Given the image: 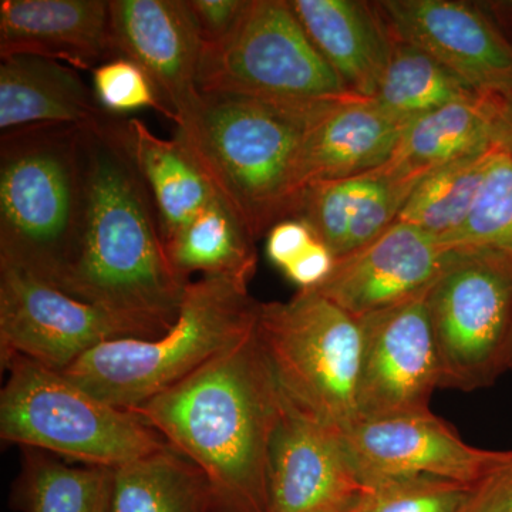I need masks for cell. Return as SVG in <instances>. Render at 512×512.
Instances as JSON below:
<instances>
[{
    "mask_svg": "<svg viewBox=\"0 0 512 512\" xmlns=\"http://www.w3.org/2000/svg\"><path fill=\"white\" fill-rule=\"evenodd\" d=\"M255 239L220 195L177 234L164 242L175 271L191 276H222L249 285L256 272Z\"/></svg>",
    "mask_w": 512,
    "mask_h": 512,
    "instance_id": "obj_25",
    "label": "cell"
},
{
    "mask_svg": "<svg viewBox=\"0 0 512 512\" xmlns=\"http://www.w3.org/2000/svg\"><path fill=\"white\" fill-rule=\"evenodd\" d=\"M420 180L386 163L356 177L315 183L302 191L295 218L342 258L393 225Z\"/></svg>",
    "mask_w": 512,
    "mask_h": 512,
    "instance_id": "obj_18",
    "label": "cell"
},
{
    "mask_svg": "<svg viewBox=\"0 0 512 512\" xmlns=\"http://www.w3.org/2000/svg\"><path fill=\"white\" fill-rule=\"evenodd\" d=\"M248 0H187L202 47L215 45L237 25Z\"/></svg>",
    "mask_w": 512,
    "mask_h": 512,
    "instance_id": "obj_33",
    "label": "cell"
},
{
    "mask_svg": "<svg viewBox=\"0 0 512 512\" xmlns=\"http://www.w3.org/2000/svg\"><path fill=\"white\" fill-rule=\"evenodd\" d=\"M259 305L247 284L201 276L188 282L178 318L163 335L110 340L62 373L103 402L136 409L247 338Z\"/></svg>",
    "mask_w": 512,
    "mask_h": 512,
    "instance_id": "obj_5",
    "label": "cell"
},
{
    "mask_svg": "<svg viewBox=\"0 0 512 512\" xmlns=\"http://www.w3.org/2000/svg\"><path fill=\"white\" fill-rule=\"evenodd\" d=\"M503 144L436 168L414 188L397 221L443 241L466 224L478 192Z\"/></svg>",
    "mask_w": 512,
    "mask_h": 512,
    "instance_id": "obj_27",
    "label": "cell"
},
{
    "mask_svg": "<svg viewBox=\"0 0 512 512\" xmlns=\"http://www.w3.org/2000/svg\"><path fill=\"white\" fill-rule=\"evenodd\" d=\"M84 126L25 127L0 137V265L56 288L82 228Z\"/></svg>",
    "mask_w": 512,
    "mask_h": 512,
    "instance_id": "obj_4",
    "label": "cell"
},
{
    "mask_svg": "<svg viewBox=\"0 0 512 512\" xmlns=\"http://www.w3.org/2000/svg\"><path fill=\"white\" fill-rule=\"evenodd\" d=\"M114 57L136 63L174 117L187 119L201 100L202 42L187 0H110Z\"/></svg>",
    "mask_w": 512,
    "mask_h": 512,
    "instance_id": "obj_14",
    "label": "cell"
},
{
    "mask_svg": "<svg viewBox=\"0 0 512 512\" xmlns=\"http://www.w3.org/2000/svg\"><path fill=\"white\" fill-rule=\"evenodd\" d=\"M407 124L372 99L350 97L325 104L309 124L293 164L292 187L298 202L309 185L382 167L393 156Z\"/></svg>",
    "mask_w": 512,
    "mask_h": 512,
    "instance_id": "obj_17",
    "label": "cell"
},
{
    "mask_svg": "<svg viewBox=\"0 0 512 512\" xmlns=\"http://www.w3.org/2000/svg\"><path fill=\"white\" fill-rule=\"evenodd\" d=\"M477 97L483 96L434 57L393 37L392 55L372 100L387 113L410 123L447 104Z\"/></svg>",
    "mask_w": 512,
    "mask_h": 512,
    "instance_id": "obj_28",
    "label": "cell"
},
{
    "mask_svg": "<svg viewBox=\"0 0 512 512\" xmlns=\"http://www.w3.org/2000/svg\"><path fill=\"white\" fill-rule=\"evenodd\" d=\"M93 89L100 106L116 116L128 111L153 109L174 121L147 74L124 57H114L94 70Z\"/></svg>",
    "mask_w": 512,
    "mask_h": 512,
    "instance_id": "obj_31",
    "label": "cell"
},
{
    "mask_svg": "<svg viewBox=\"0 0 512 512\" xmlns=\"http://www.w3.org/2000/svg\"><path fill=\"white\" fill-rule=\"evenodd\" d=\"M123 338H156L133 320L80 301L9 265H0V360H32L64 372L90 350Z\"/></svg>",
    "mask_w": 512,
    "mask_h": 512,
    "instance_id": "obj_10",
    "label": "cell"
},
{
    "mask_svg": "<svg viewBox=\"0 0 512 512\" xmlns=\"http://www.w3.org/2000/svg\"><path fill=\"white\" fill-rule=\"evenodd\" d=\"M289 3L313 46L350 92L372 99L393 47V37L375 3L359 0Z\"/></svg>",
    "mask_w": 512,
    "mask_h": 512,
    "instance_id": "obj_20",
    "label": "cell"
},
{
    "mask_svg": "<svg viewBox=\"0 0 512 512\" xmlns=\"http://www.w3.org/2000/svg\"><path fill=\"white\" fill-rule=\"evenodd\" d=\"M362 488L342 431L284 397L269 456V512H345Z\"/></svg>",
    "mask_w": 512,
    "mask_h": 512,
    "instance_id": "obj_15",
    "label": "cell"
},
{
    "mask_svg": "<svg viewBox=\"0 0 512 512\" xmlns=\"http://www.w3.org/2000/svg\"><path fill=\"white\" fill-rule=\"evenodd\" d=\"M256 329L286 400L339 431L359 419V319L315 289H301L288 301L261 303Z\"/></svg>",
    "mask_w": 512,
    "mask_h": 512,
    "instance_id": "obj_7",
    "label": "cell"
},
{
    "mask_svg": "<svg viewBox=\"0 0 512 512\" xmlns=\"http://www.w3.org/2000/svg\"><path fill=\"white\" fill-rule=\"evenodd\" d=\"M19 55L94 72L114 59L110 0H2L0 57Z\"/></svg>",
    "mask_w": 512,
    "mask_h": 512,
    "instance_id": "obj_19",
    "label": "cell"
},
{
    "mask_svg": "<svg viewBox=\"0 0 512 512\" xmlns=\"http://www.w3.org/2000/svg\"><path fill=\"white\" fill-rule=\"evenodd\" d=\"M511 370H512V363H511Z\"/></svg>",
    "mask_w": 512,
    "mask_h": 512,
    "instance_id": "obj_37",
    "label": "cell"
},
{
    "mask_svg": "<svg viewBox=\"0 0 512 512\" xmlns=\"http://www.w3.org/2000/svg\"><path fill=\"white\" fill-rule=\"evenodd\" d=\"M336 258L323 242L316 239L296 261H293L284 274L301 289H315L332 274Z\"/></svg>",
    "mask_w": 512,
    "mask_h": 512,
    "instance_id": "obj_35",
    "label": "cell"
},
{
    "mask_svg": "<svg viewBox=\"0 0 512 512\" xmlns=\"http://www.w3.org/2000/svg\"><path fill=\"white\" fill-rule=\"evenodd\" d=\"M458 512H512V450L500 456L468 487Z\"/></svg>",
    "mask_w": 512,
    "mask_h": 512,
    "instance_id": "obj_32",
    "label": "cell"
},
{
    "mask_svg": "<svg viewBox=\"0 0 512 512\" xmlns=\"http://www.w3.org/2000/svg\"><path fill=\"white\" fill-rule=\"evenodd\" d=\"M468 485L434 477H407L363 485L345 512H458Z\"/></svg>",
    "mask_w": 512,
    "mask_h": 512,
    "instance_id": "obj_30",
    "label": "cell"
},
{
    "mask_svg": "<svg viewBox=\"0 0 512 512\" xmlns=\"http://www.w3.org/2000/svg\"><path fill=\"white\" fill-rule=\"evenodd\" d=\"M342 437L363 485L434 477L470 487L500 456L466 443L433 412L357 419Z\"/></svg>",
    "mask_w": 512,
    "mask_h": 512,
    "instance_id": "obj_13",
    "label": "cell"
},
{
    "mask_svg": "<svg viewBox=\"0 0 512 512\" xmlns=\"http://www.w3.org/2000/svg\"><path fill=\"white\" fill-rule=\"evenodd\" d=\"M201 94L174 138L258 241L295 218L293 164L313 117L328 103Z\"/></svg>",
    "mask_w": 512,
    "mask_h": 512,
    "instance_id": "obj_3",
    "label": "cell"
},
{
    "mask_svg": "<svg viewBox=\"0 0 512 512\" xmlns=\"http://www.w3.org/2000/svg\"><path fill=\"white\" fill-rule=\"evenodd\" d=\"M429 315L440 387L474 392L497 382L512 363V258L451 249L431 286Z\"/></svg>",
    "mask_w": 512,
    "mask_h": 512,
    "instance_id": "obj_8",
    "label": "cell"
},
{
    "mask_svg": "<svg viewBox=\"0 0 512 512\" xmlns=\"http://www.w3.org/2000/svg\"><path fill=\"white\" fill-rule=\"evenodd\" d=\"M500 143L495 99L456 101L410 121L390 167L423 178L436 168Z\"/></svg>",
    "mask_w": 512,
    "mask_h": 512,
    "instance_id": "obj_22",
    "label": "cell"
},
{
    "mask_svg": "<svg viewBox=\"0 0 512 512\" xmlns=\"http://www.w3.org/2000/svg\"><path fill=\"white\" fill-rule=\"evenodd\" d=\"M109 111L69 64L37 56L2 57L0 130L94 123Z\"/></svg>",
    "mask_w": 512,
    "mask_h": 512,
    "instance_id": "obj_21",
    "label": "cell"
},
{
    "mask_svg": "<svg viewBox=\"0 0 512 512\" xmlns=\"http://www.w3.org/2000/svg\"><path fill=\"white\" fill-rule=\"evenodd\" d=\"M394 39L419 47L488 99L512 97V45L477 6L456 0H383Z\"/></svg>",
    "mask_w": 512,
    "mask_h": 512,
    "instance_id": "obj_12",
    "label": "cell"
},
{
    "mask_svg": "<svg viewBox=\"0 0 512 512\" xmlns=\"http://www.w3.org/2000/svg\"><path fill=\"white\" fill-rule=\"evenodd\" d=\"M200 92L288 103L359 97L323 59L285 0H248L237 25L202 47Z\"/></svg>",
    "mask_w": 512,
    "mask_h": 512,
    "instance_id": "obj_9",
    "label": "cell"
},
{
    "mask_svg": "<svg viewBox=\"0 0 512 512\" xmlns=\"http://www.w3.org/2000/svg\"><path fill=\"white\" fill-rule=\"evenodd\" d=\"M497 126L500 143L512 150V97L495 99Z\"/></svg>",
    "mask_w": 512,
    "mask_h": 512,
    "instance_id": "obj_36",
    "label": "cell"
},
{
    "mask_svg": "<svg viewBox=\"0 0 512 512\" xmlns=\"http://www.w3.org/2000/svg\"><path fill=\"white\" fill-rule=\"evenodd\" d=\"M131 151L156 207L164 242L217 195L207 175L175 138L158 137L138 119H127Z\"/></svg>",
    "mask_w": 512,
    "mask_h": 512,
    "instance_id": "obj_23",
    "label": "cell"
},
{
    "mask_svg": "<svg viewBox=\"0 0 512 512\" xmlns=\"http://www.w3.org/2000/svg\"><path fill=\"white\" fill-rule=\"evenodd\" d=\"M23 450L22 471L12 493L15 510L111 512V468L74 467L45 451Z\"/></svg>",
    "mask_w": 512,
    "mask_h": 512,
    "instance_id": "obj_26",
    "label": "cell"
},
{
    "mask_svg": "<svg viewBox=\"0 0 512 512\" xmlns=\"http://www.w3.org/2000/svg\"><path fill=\"white\" fill-rule=\"evenodd\" d=\"M282 403L255 326L237 345L131 412L201 468L214 512H269V456Z\"/></svg>",
    "mask_w": 512,
    "mask_h": 512,
    "instance_id": "obj_2",
    "label": "cell"
},
{
    "mask_svg": "<svg viewBox=\"0 0 512 512\" xmlns=\"http://www.w3.org/2000/svg\"><path fill=\"white\" fill-rule=\"evenodd\" d=\"M451 249L423 229L396 221L366 245L336 259L316 292L357 319L366 318L430 288Z\"/></svg>",
    "mask_w": 512,
    "mask_h": 512,
    "instance_id": "obj_16",
    "label": "cell"
},
{
    "mask_svg": "<svg viewBox=\"0 0 512 512\" xmlns=\"http://www.w3.org/2000/svg\"><path fill=\"white\" fill-rule=\"evenodd\" d=\"M431 286L359 319L363 329L359 419L431 412V397L440 387L429 315Z\"/></svg>",
    "mask_w": 512,
    "mask_h": 512,
    "instance_id": "obj_11",
    "label": "cell"
},
{
    "mask_svg": "<svg viewBox=\"0 0 512 512\" xmlns=\"http://www.w3.org/2000/svg\"><path fill=\"white\" fill-rule=\"evenodd\" d=\"M111 473V512H214L207 477L170 444Z\"/></svg>",
    "mask_w": 512,
    "mask_h": 512,
    "instance_id": "obj_24",
    "label": "cell"
},
{
    "mask_svg": "<svg viewBox=\"0 0 512 512\" xmlns=\"http://www.w3.org/2000/svg\"><path fill=\"white\" fill-rule=\"evenodd\" d=\"M0 393V437L86 466L116 468L167 446L131 410L103 402L62 372L15 357Z\"/></svg>",
    "mask_w": 512,
    "mask_h": 512,
    "instance_id": "obj_6",
    "label": "cell"
},
{
    "mask_svg": "<svg viewBox=\"0 0 512 512\" xmlns=\"http://www.w3.org/2000/svg\"><path fill=\"white\" fill-rule=\"evenodd\" d=\"M448 249H490L512 258V150L503 147L466 224L441 241Z\"/></svg>",
    "mask_w": 512,
    "mask_h": 512,
    "instance_id": "obj_29",
    "label": "cell"
},
{
    "mask_svg": "<svg viewBox=\"0 0 512 512\" xmlns=\"http://www.w3.org/2000/svg\"><path fill=\"white\" fill-rule=\"evenodd\" d=\"M316 239L318 238L305 222L296 218L281 221L268 232L266 255L272 264L285 271Z\"/></svg>",
    "mask_w": 512,
    "mask_h": 512,
    "instance_id": "obj_34",
    "label": "cell"
},
{
    "mask_svg": "<svg viewBox=\"0 0 512 512\" xmlns=\"http://www.w3.org/2000/svg\"><path fill=\"white\" fill-rule=\"evenodd\" d=\"M86 201L79 241L59 289L161 336L174 325L188 282L165 251L160 220L138 170L127 119L84 126Z\"/></svg>",
    "mask_w": 512,
    "mask_h": 512,
    "instance_id": "obj_1",
    "label": "cell"
}]
</instances>
